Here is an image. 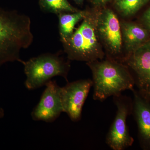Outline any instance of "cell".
<instances>
[{
  "label": "cell",
  "mask_w": 150,
  "mask_h": 150,
  "mask_svg": "<svg viewBox=\"0 0 150 150\" xmlns=\"http://www.w3.org/2000/svg\"><path fill=\"white\" fill-rule=\"evenodd\" d=\"M86 13V11H79L71 13H62L58 14L59 33L62 42L65 41L72 35L75 25L82 20Z\"/></svg>",
  "instance_id": "cell-12"
},
{
  "label": "cell",
  "mask_w": 150,
  "mask_h": 150,
  "mask_svg": "<svg viewBox=\"0 0 150 150\" xmlns=\"http://www.w3.org/2000/svg\"><path fill=\"white\" fill-rule=\"evenodd\" d=\"M94 4L98 5H103L107 3L109 0H92Z\"/></svg>",
  "instance_id": "cell-16"
},
{
  "label": "cell",
  "mask_w": 150,
  "mask_h": 150,
  "mask_svg": "<svg viewBox=\"0 0 150 150\" xmlns=\"http://www.w3.org/2000/svg\"><path fill=\"white\" fill-rule=\"evenodd\" d=\"M93 74V99L103 102L111 96L132 91L135 86L133 76L127 66L114 60L88 62Z\"/></svg>",
  "instance_id": "cell-2"
},
{
  "label": "cell",
  "mask_w": 150,
  "mask_h": 150,
  "mask_svg": "<svg viewBox=\"0 0 150 150\" xmlns=\"http://www.w3.org/2000/svg\"><path fill=\"white\" fill-rule=\"evenodd\" d=\"M121 1V0H115V3L118 2L120 1Z\"/></svg>",
  "instance_id": "cell-19"
},
{
  "label": "cell",
  "mask_w": 150,
  "mask_h": 150,
  "mask_svg": "<svg viewBox=\"0 0 150 150\" xmlns=\"http://www.w3.org/2000/svg\"><path fill=\"white\" fill-rule=\"evenodd\" d=\"M92 86L91 80L84 79L68 82L61 87L64 112L73 122L81 120L83 108Z\"/></svg>",
  "instance_id": "cell-7"
},
{
  "label": "cell",
  "mask_w": 150,
  "mask_h": 150,
  "mask_svg": "<svg viewBox=\"0 0 150 150\" xmlns=\"http://www.w3.org/2000/svg\"><path fill=\"white\" fill-rule=\"evenodd\" d=\"M33 40L29 16L0 8V67L8 62L21 63V51Z\"/></svg>",
  "instance_id": "cell-1"
},
{
  "label": "cell",
  "mask_w": 150,
  "mask_h": 150,
  "mask_svg": "<svg viewBox=\"0 0 150 150\" xmlns=\"http://www.w3.org/2000/svg\"><path fill=\"white\" fill-rule=\"evenodd\" d=\"M121 27L122 39L129 54L148 40L149 32L146 28L132 23H123Z\"/></svg>",
  "instance_id": "cell-11"
},
{
  "label": "cell",
  "mask_w": 150,
  "mask_h": 150,
  "mask_svg": "<svg viewBox=\"0 0 150 150\" xmlns=\"http://www.w3.org/2000/svg\"><path fill=\"white\" fill-rule=\"evenodd\" d=\"M96 27L111 55L120 54L123 39L121 25L115 13L109 9L102 11L96 17Z\"/></svg>",
  "instance_id": "cell-9"
},
{
  "label": "cell",
  "mask_w": 150,
  "mask_h": 150,
  "mask_svg": "<svg viewBox=\"0 0 150 150\" xmlns=\"http://www.w3.org/2000/svg\"><path fill=\"white\" fill-rule=\"evenodd\" d=\"M39 6L43 11L59 14L62 13H74L79 11L68 0H39Z\"/></svg>",
  "instance_id": "cell-13"
},
{
  "label": "cell",
  "mask_w": 150,
  "mask_h": 150,
  "mask_svg": "<svg viewBox=\"0 0 150 150\" xmlns=\"http://www.w3.org/2000/svg\"><path fill=\"white\" fill-rule=\"evenodd\" d=\"M74 1L78 4H80L83 1V0H74Z\"/></svg>",
  "instance_id": "cell-18"
},
{
  "label": "cell",
  "mask_w": 150,
  "mask_h": 150,
  "mask_svg": "<svg viewBox=\"0 0 150 150\" xmlns=\"http://www.w3.org/2000/svg\"><path fill=\"white\" fill-rule=\"evenodd\" d=\"M4 111L2 108L0 107V120L4 116Z\"/></svg>",
  "instance_id": "cell-17"
},
{
  "label": "cell",
  "mask_w": 150,
  "mask_h": 150,
  "mask_svg": "<svg viewBox=\"0 0 150 150\" xmlns=\"http://www.w3.org/2000/svg\"><path fill=\"white\" fill-rule=\"evenodd\" d=\"M26 78L25 85L29 90L45 86L52 78L61 76L67 81L69 64L56 54H46L21 62Z\"/></svg>",
  "instance_id": "cell-4"
},
{
  "label": "cell",
  "mask_w": 150,
  "mask_h": 150,
  "mask_svg": "<svg viewBox=\"0 0 150 150\" xmlns=\"http://www.w3.org/2000/svg\"><path fill=\"white\" fill-rule=\"evenodd\" d=\"M132 92V114L137 124L139 143L142 149L150 150V100L145 99L137 90Z\"/></svg>",
  "instance_id": "cell-10"
},
{
  "label": "cell",
  "mask_w": 150,
  "mask_h": 150,
  "mask_svg": "<svg viewBox=\"0 0 150 150\" xmlns=\"http://www.w3.org/2000/svg\"><path fill=\"white\" fill-rule=\"evenodd\" d=\"M113 100L117 110L105 142L112 150H124L131 146L134 142L127 124L128 116L132 114L133 100L121 93L113 96Z\"/></svg>",
  "instance_id": "cell-5"
},
{
  "label": "cell",
  "mask_w": 150,
  "mask_h": 150,
  "mask_svg": "<svg viewBox=\"0 0 150 150\" xmlns=\"http://www.w3.org/2000/svg\"><path fill=\"white\" fill-rule=\"evenodd\" d=\"M79 26L67 40L62 42L69 59L88 62L102 59L96 27V18L86 11Z\"/></svg>",
  "instance_id": "cell-3"
},
{
  "label": "cell",
  "mask_w": 150,
  "mask_h": 150,
  "mask_svg": "<svg viewBox=\"0 0 150 150\" xmlns=\"http://www.w3.org/2000/svg\"><path fill=\"white\" fill-rule=\"evenodd\" d=\"M142 20L146 29L150 31V7L144 13Z\"/></svg>",
  "instance_id": "cell-15"
},
{
  "label": "cell",
  "mask_w": 150,
  "mask_h": 150,
  "mask_svg": "<svg viewBox=\"0 0 150 150\" xmlns=\"http://www.w3.org/2000/svg\"><path fill=\"white\" fill-rule=\"evenodd\" d=\"M46 88L39 102L31 112L35 121L47 123L54 122L64 112L61 98V87L55 81L50 80L45 85Z\"/></svg>",
  "instance_id": "cell-8"
},
{
  "label": "cell",
  "mask_w": 150,
  "mask_h": 150,
  "mask_svg": "<svg viewBox=\"0 0 150 150\" xmlns=\"http://www.w3.org/2000/svg\"><path fill=\"white\" fill-rule=\"evenodd\" d=\"M125 62L134 73L137 90L145 99L150 100V40L130 53Z\"/></svg>",
  "instance_id": "cell-6"
},
{
  "label": "cell",
  "mask_w": 150,
  "mask_h": 150,
  "mask_svg": "<svg viewBox=\"0 0 150 150\" xmlns=\"http://www.w3.org/2000/svg\"><path fill=\"white\" fill-rule=\"evenodd\" d=\"M149 0H121L115 3L118 10L125 16L132 15L142 8Z\"/></svg>",
  "instance_id": "cell-14"
}]
</instances>
